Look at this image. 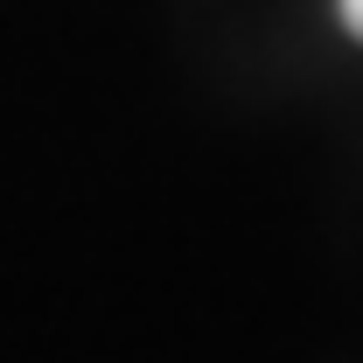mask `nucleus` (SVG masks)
Masks as SVG:
<instances>
[{
    "mask_svg": "<svg viewBox=\"0 0 363 363\" xmlns=\"http://www.w3.org/2000/svg\"><path fill=\"white\" fill-rule=\"evenodd\" d=\"M342 28H350V35L363 43V0H342Z\"/></svg>",
    "mask_w": 363,
    "mask_h": 363,
    "instance_id": "1",
    "label": "nucleus"
}]
</instances>
